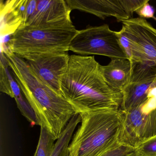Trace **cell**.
Instances as JSON below:
<instances>
[{
    "mask_svg": "<svg viewBox=\"0 0 156 156\" xmlns=\"http://www.w3.org/2000/svg\"><path fill=\"white\" fill-rule=\"evenodd\" d=\"M135 148L136 156H156V136L140 143Z\"/></svg>",
    "mask_w": 156,
    "mask_h": 156,
    "instance_id": "20",
    "label": "cell"
},
{
    "mask_svg": "<svg viewBox=\"0 0 156 156\" xmlns=\"http://www.w3.org/2000/svg\"><path fill=\"white\" fill-rule=\"evenodd\" d=\"M117 34L121 45L130 62L135 63L148 64L147 58L142 49L128 33L124 27L122 26L121 30L117 32Z\"/></svg>",
    "mask_w": 156,
    "mask_h": 156,
    "instance_id": "14",
    "label": "cell"
},
{
    "mask_svg": "<svg viewBox=\"0 0 156 156\" xmlns=\"http://www.w3.org/2000/svg\"><path fill=\"white\" fill-rule=\"evenodd\" d=\"M79 115L81 125L69 144L68 156H101L119 140L124 119L121 109Z\"/></svg>",
    "mask_w": 156,
    "mask_h": 156,
    "instance_id": "3",
    "label": "cell"
},
{
    "mask_svg": "<svg viewBox=\"0 0 156 156\" xmlns=\"http://www.w3.org/2000/svg\"><path fill=\"white\" fill-rule=\"evenodd\" d=\"M19 56L24 59L48 85L61 94V80L67 70L70 56L67 52L31 53Z\"/></svg>",
    "mask_w": 156,
    "mask_h": 156,
    "instance_id": "8",
    "label": "cell"
},
{
    "mask_svg": "<svg viewBox=\"0 0 156 156\" xmlns=\"http://www.w3.org/2000/svg\"><path fill=\"white\" fill-rule=\"evenodd\" d=\"M69 51L83 55H99L111 59H128L119 41L117 32L107 24L77 30Z\"/></svg>",
    "mask_w": 156,
    "mask_h": 156,
    "instance_id": "5",
    "label": "cell"
},
{
    "mask_svg": "<svg viewBox=\"0 0 156 156\" xmlns=\"http://www.w3.org/2000/svg\"><path fill=\"white\" fill-rule=\"evenodd\" d=\"M41 127L39 142L34 156H51L54 148L55 140L44 128Z\"/></svg>",
    "mask_w": 156,
    "mask_h": 156,
    "instance_id": "17",
    "label": "cell"
},
{
    "mask_svg": "<svg viewBox=\"0 0 156 156\" xmlns=\"http://www.w3.org/2000/svg\"><path fill=\"white\" fill-rule=\"evenodd\" d=\"M71 11L76 9L91 13L102 20L115 18L119 22L132 19L126 0H66Z\"/></svg>",
    "mask_w": 156,
    "mask_h": 156,
    "instance_id": "9",
    "label": "cell"
},
{
    "mask_svg": "<svg viewBox=\"0 0 156 156\" xmlns=\"http://www.w3.org/2000/svg\"><path fill=\"white\" fill-rule=\"evenodd\" d=\"M81 121V116L79 114H77L72 118L60 137L56 140L51 156H66L67 149L73 138L74 132Z\"/></svg>",
    "mask_w": 156,
    "mask_h": 156,
    "instance_id": "16",
    "label": "cell"
},
{
    "mask_svg": "<svg viewBox=\"0 0 156 156\" xmlns=\"http://www.w3.org/2000/svg\"><path fill=\"white\" fill-rule=\"evenodd\" d=\"M136 13L139 16L140 18L142 19H152L154 18V9L149 5V2L139 9L136 12Z\"/></svg>",
    "mask_w": 156,
    "mask_h": 156,
    "instance_id": "21",
    "label": "cell"
},
{
    "mask_svg": "<svg viewBox=\"0 0 156 156\" xmlns=\"http://www.w3.org/2000/svg\"><path fill=\"white\" fill-rule=\"evenodd\" d=\"M156 90V70L147 64L135 63L131 79L121 93L120 109L127 112L147 101Z\"/></svg>",
    "mask_w": 156,
    "mask_h": 156,
    "instance_id": "7",
    "label": "cell"
},
{
    "mask_svg": "<svg viewBox=\"0 0 156 156\" xmlns=\"http://www.w3.org/2000/svg\"><path fill=\"white\" fill-rule=\"evenodd\" d=\"M135 147L119 140L101 156H136Z\"/></svg>",
    "mask_w": 156,
    "mask_h": 156,
    "instance_id": "19",
    "label": "cell"
},
{
    "mask_svg": "<svg viewBox=\"0 0 156 156\" xmlns=\"http://www.w3.org/2000/svg\"><path fill=\"white\" fill-rule=\"evenodd\" d=\"M77 32L71 19L50 25L23 26L1 45V51H10L18 55L68 52Z\"/></svg>",
    "mask_w": 156,
    "mask_h": 156,
    "instance_id": "4",
    "label": "cell"
},
{
    "mask_svg": "<svg viewBox=\"0 0 156 156\" xmlns=\"http://www.w3.org/2000/svg\"><path fill=\"white\" fill-rule=\"evenodd\" d=\"M29 0H8L1 1V36L11 35L25 24Z\"/></svg>",
    "mask_w": 156,
    "mask_h": 156,
    "instance_id": "12",
    "label": "cell"
},
{
    "mask_svg": "<svg viewBox=\"0 0 156 156\" xmlns=\"http://www.w3.org/2000/svg\"><path fill=\"white\" fill-rule=\"evenodd\" d=\"M71 11L66 1L38 0L36 11L25 26L50 25L70 20Z\"/></svg>",
    "mask_w": 156,
    "mask_h": 156,
    "instance_id": "11",
    "label": "cell"
},
{
    "mask_svg": "<svg viewBox=\"0 0 156 156\" xmlns=\"http://www.w3.org/2000/svg\"><path fill=\"white\" fill-rule=\"evenodd\" d=\"M123 112L124 119L119 141L136 147L156 136V90L139 106Z\"/></svg>",
    "mask_w": 156,
    "mask_h": 156,
    "instance_id": "6",
    "label": "cell"
},
{
    "mask_svg": "<svg viewBox=\"0 0 156 156\" xmlns=\"http://www.w3.org/2000/svg\"><path fill=\"white\" fill-rule=\"evenodd\" d=\"M135 63L128 59H111L106 66H101V70L108 85L114 91L122 93L131 79Z\"/></svg>",
    "mask_w": 156,
    "mask_h": 156,
    "instance_id": "13",
    "label": "cell"
},
{
    "mask_svg": "<svg viewBox=\"0 0 156 156\" xmlns=\"http://www.w3.org/2000/svg\"><path fill=\"white\" fill-rule=\"evenodd\" d=\"M66 156H68V155H66Z\"/></svg>",
    "mask_w": 156,
    "mask_h": 156,
    "instance_id": "22",
    "label": "cell"
},
{
    "mask_svg": "<svg viewBox=\"0 0 156 156\" xmlns=\"http://www.w3.org/2000/svg\"><path fill=\"white\" fill-rule=\"evenodd\" d=\"M121 23L122 26L142 49L148 64L156 70V29L146 19L140 17Z\"/></svg>",
    "mask_w": 156,
    "mask_h": 156,
    "instance_id": "10",
    "label": "cell"
},
{
    "mask_svg": "<svg viewBox=\"0 0 156 156\" xmlns=\"http://www.w3.org/2000/svg\"><path fill=\"white\" fill-rule=\"evenodd\" d=\"M8 62L7 58L3 52H1L0 62V90L2 93L7 94L12 98L13 96L12 90L10 81L8 74Z\"/></svg>",
    "mask_w": 156,
    "mask_h": 156,
    "instance_id": "18",
    "label": "cell"
},
{
    "mask_svg": "<svg viewBox=\"0 0 156 156\" xmlns=\"http://www.w3.org/2000/svg\"><path fill=\"white\" fill-rule=\"evenodd\" d=\"M101 65L94 56L70 55L68 67L62 76V95L78 114L105 109H119L122 95L106 83Z\"/></svg>",
    "mask_w": 156,
    "mask_h": 156,
    "instance_id": "1",
    "label": "cell"
},
{
    "mask_svg": "<svg viewBox=\"0 0 156 156\" xmlns=\"http://www.w3.org/2000/svg\"><path fill=\"white\" fill-rule=\"evenodd\" d=\"M8 72L13 94V98L15 99L17 106L20 109L21 113L32 125L33 126H39V122L34 111L28 101L22 95V92L18 83L14 79L13 75L11 74V72L9 66H8Z\"/></svg>",
    "mask_w": 156,
    "mask_h": 156,
    "instance_id": "15",
    "label": "cell"
},
{
    "mask_svg": "<svg viewBox=\"0 0 156 156\" xmlns=\"http://www.w3.org/2000/svg\"><path fill=\"white\" fill-rule=\"evenodd\" d=\"M3 53L14 79L35 113L39 126L57 140L72 118L78 114L65 98L48 85L24 59L10 51Z\"/></svg>",
    "mask_w": 156,
    "mask_h": 156,
    "instance_id": "2",
    "label": "cell"
}]
</instances>
